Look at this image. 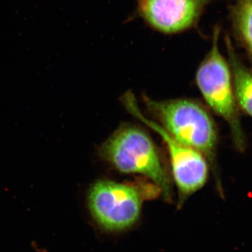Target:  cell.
<instances>
[{
	"label": "cell",
	"instance_id": "cell-1",
	"mask_svg": "<svg viewBox=\"0 0 252 252\" xmlns=\"http://www.w3.org/2000/svg\"><path fill=\"white\" fill-rule=\"evenodd\" d=\"M149 112L175 140L201 154L211 167L217 188L222 191L217 165L218 131L210 113L200 102L189 99L155 100L144 96Z\"/></svg>",
	"mask_w": 252,
	"mask_h": 252
},
{
	"label": "cell",
	"instance_id": "cell-2",
	"mask_svg": "<svg viewBox=\"0 0 252 252\" xmlns=\"http://www.w3.org/2000/svg\"><path fill=\"white\" fill-rule=\"evenodd\" d=\"M100 157L118 171L145 177L172 201V182L166 165L154 141L137 126L119 127L99 149Z\"/></svg>",
	"mask_w": 252,
	"mask_h": 252
},
{
	"label": "cell",
	"instance_id": "cell-3",
	"mask_svg": "<svg viewBox=\"0 0 252 252\" xmlns=\"http://www.w3.org/2000/svg\"><path fill=\"white\" fill-rule=\"evenodd\" d=\"M220 28H215L212 47L197 69V86L210 108L229 127L235 149L245 152L247 140L235 97L229 63L220 49Z\"/></svg>",
	"mask_w": 252,
	"mask_h": 252
},
{
	"label": "cell",
	"instance_id": "cell-4",
	"mask_svg": "<svg viewBox=\"0 0 252 252\" xmlns=\"http://www.w3.org/2000/svg\"><path fill=\"white\" fill-rule=\"evenodd\" d=\"M160 194V189L152 182L132 184L98 180L88 192V206L102 229L122 231L138 220L144 200Z\"/></svg>",
	"mask_w": 252,
	"mask_h": 252
},
{
	"label": "cell",
	"instance_id": "cell-5",
	"mask_svg": "<svg viewBox=\"0 0 252 252\" xmlns=\"http://www.w3.org/2000/svg\"><path fill=\"white\" fill-rule=\"evenodd\" d=\"M127 112L155 131L166 144L170 156L172 176L179 192V205L206 184L210 164L205 157L175 140L158 123L148 119L141 112L135 95L127 91L122 97Z\"/></svg>",
	"mask_w": 252,
	"mask_h": 252
},
{
	"label": "cell",
	"instance_id": "cell-6",
	"mask_svg": "<svg viewBox=\"0 0 252 252\" xmlns=\"http://www.w3.org/2000/svg\"><path fill=\"white\" fill-rule=\"evenodd\" d=\"M214 0H137L139 16L154 31L171 35L194 28Z\"/></svg>",
	"mask_w": 252,
	"mask_h": 252
},
{
	"label": "cell",
	"instance_id": "cell-7",
	"mask_svg": "<svg viewBox=\"0 0 252 252\" xmlns=\"http://www.w3.org/2000/svg\"><path fill=\"white\" fill-rule=\"evenodd\" d=\"M225 45L239 109L252 118V68L242 61L228 37Z\"/></svg>",
	"mask_w": 252,
	"mask_h": 252
},
{
	"label": "cell",
	"instance_id": "cell-8",
	"mask_svg": "<svg viewBox=\"0 0 252 252\" xmlns=\"http://www.w3.org/2000/svg\"><path fill=\"white\" fill-rule=\"evenodd\" d=\"M230 21L235 39L252 61V0H235Z\"/></svg>",
	"mask_w": 252,
	"mask_h": 252
}]
</instances>
